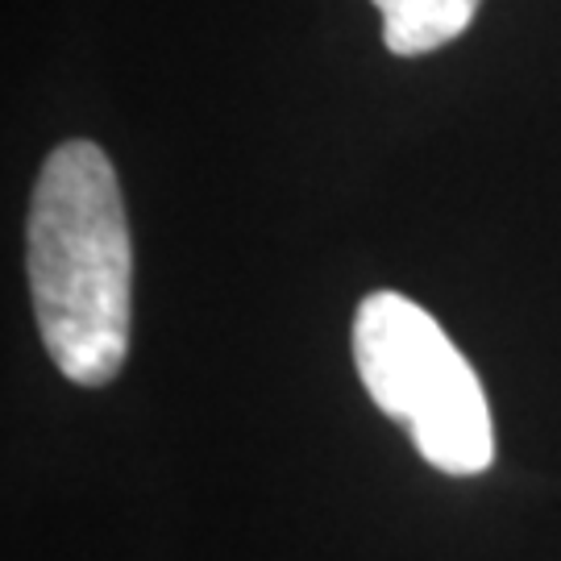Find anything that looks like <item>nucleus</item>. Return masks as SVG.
<instances>
[{"label":"nucleus","mask_w":561,"mask_h":561,"mask_svg":"<svg viewBox=\"0 0 561 561\" xmlns=\"http://www.w3.org/2000/svg\"><path fill=\"white\" fill-rule=\"evenodd\" d=\"M25 271L42 345L80 387L117 379L129 350L134 245L113 162L96 141H62L42 162Z\"/></svg>","instance_id":"1"},{"label":"nucleus","mask_w":561,"mask_h":561,"mask_svg":"<svg viewBox=\"0 0 561 561\" xmlns=\"http://www.w3.org/2000/svg\"><path fill=\"white\" fill-rule=\"evenodd\" d=\"M354 362L382 416L408 428L428 466L482 474L495 461L491 408L474 366L421 304L375 291L354 317Z\"/></svg>","instance_id":"2"},{"label":"nucleus","mask_w":561,"mask_h":561,"mask_svg":"<svg viewBox=\"0 0 561 561\" xmlns=\"http://www.w3.org/2000/svg\"><path fill=\"white\" fill-rule=\"evenodd\" d=\"M479 4L482 0H375L382 18V42L400 59H416L461 38Z\"/></svg>","instance_id":"3"}]
</instances>
